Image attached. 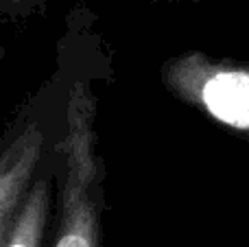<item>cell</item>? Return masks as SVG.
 I'll return each mask as SVG.
<instances>
[{
  "mask_svg": "<svg viewBox=\"0 0 249 247\" xmlns=\"http://www.w3.org/2000/svg\"><path fill=\"white\" fill-rule=\"evenodd\" d=\"M53 212V182L46 177L33 179L18 214L7 232L2 247H42L48 219Z\"/></svg>",
  "mask_w": 249,
  "mask_h": 247,
  "instance_id": "obj_4",
  "label": "cell"
},
{
  "mask_svg": "<svg viewBox=\"0 0 249 247\" xmlns=\"http://www.w3.org/2000/svg\"><path fill=\"white\" fill-rule=\"evenodd\" d=\"M44 129L35 118H29L16 131L11 129L0 144V247L33 184L44 156Z\"/></svg>",
  "mask_w": 249,
  "mask_h": 247,
  "instance_id": "obj_3",
  "label": "cell"
},
{
  "mask_svg": "<svg viewBox=\"0 0 249 247\" xmlns=\"http://www.w3.org/2000/svg\"><path fill=\"white\" fill-rule=\"evenodd\" d=\"M162 81L173 94L199 103L216 121L249 129V72L214 68L197 55H184L164 66Z\"/></svg>",
  "mask_w": 249,
  "mask_h": 247,
  "instance_id": "obj_2",
  "label": "cell"
},
{
  "mask_svg": "<svg viewBox=\"0 0 249 247\" xmlns=\"http://www.w3.org/2000/svg\"><path fill=\"white\" fill-rule=\"evenodd\" d=\"M4 2H9L11 7H31V2H39V0H4Z\"/></svg>",
  "mask_w": 249,
  "mask_h": 247,
  "instance_id": "obj_5",
  "label": "cell"
},
{
  "mask_svg": "<svg viewBox=\"0 0 249 247\" xmlns=\"http://www.w3.org/2000/svg\"><path fill=\"white\" fill-rule=\"evenodd\" d=\"M96 101L88 83L70 88L66 131L59 144L64 160L59 219L51 247H101L103 243V158L94 129Z\"/></svg>",
  "mask_w": 249,
  "mask_h": 247,
  "instance_id": "obj_1",
  "label": "cell"
}]
</instances>
